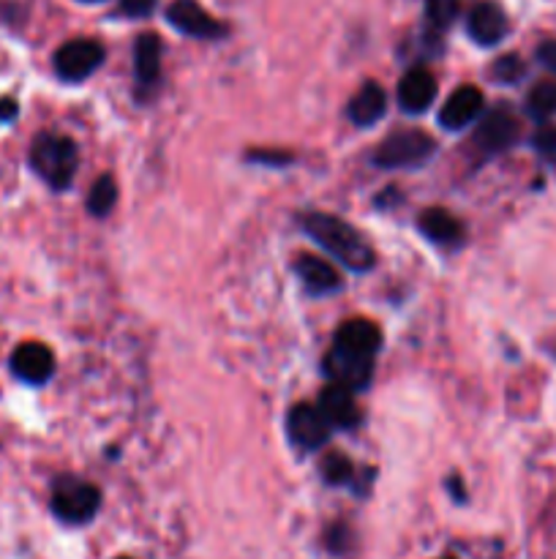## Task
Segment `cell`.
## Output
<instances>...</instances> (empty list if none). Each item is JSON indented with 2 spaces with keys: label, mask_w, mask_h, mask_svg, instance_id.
Segmentation results:
<instances>
[{
  "label": "cell",
  "mask_w": 556,
  "mask_h": 559,
  "mask_svg": "<svg viewBox=\"0 0 556 559\" xmlns=\"http://www.w3.org/2000/svg\"><path fill=\"white\" fill-rule=\"evenodd\" d=\"M300 224H303L309 238H314L327 254L336 257L349 271L365 273L374 267V249H371L368 240L352 224L341 222V218L330 216V213H309V216L300 218Z\"/></svg>",
  "instance_id": "6da1fadb"
},
{
  "label": "cell",
  "mask_w": 556,
  "mask_h": 559,
  "mask_svg": "<svg viewBox=\"0 0 556 559\" xmlns=\"http://www.w3.org/2000/svg\"><path fill=\"white\" fill-rule=\"evenodd\" d=\"M31 162L33 173L55 191L69 189L74 180L76 167H80V151L71 136L63 134H38L31 145Z\"/></svg>",
  "instance_id": "7a4b0ae2"
},
{
  "label": "cell",
  "mask_w": 556,
  "mask_h": 559,
  "mask_svg": "<svg viewBox=\"0 0 556 559\" xmlns=\"http://www.w3.org/2000/svg\"><path fill=\"white\" fill-rule=\"evenodd\" d=\"M101 508V491L80 478H58L52 486V513L63 524H87Z\"/></svg>",
  "instance_id": "3957f363"
},
{
  "label": "cell",
  "mask_w": 556,
  "mask_h": 559,
  "mask_svg": "<svg viewBox=\"0 0 556 559\" xmlns=\"http://www.w3.org/2000/svg\"><path fill=\"white\" fill-rule=\"evenodd\" d=\"M434 153V140L423 131H396L387 136L374 153L376 167L396 169V167H414V164L425 162Z\"/></svg>",
  "instance_id": "277c9868"
},
{
  "label": "cell",
  "mask_w": 556,
  "mask_h": 559,
  "mask_svg": "<svg viewBox=\"0 0 556 559\" xmlns=\"http://www.w3.org/2000/svg\"><path fill=\"white\" fill-rule=\"evenodd\" d=\"M52 63L63 82H82L104 63V47L93 38H71L55 52Z\"/></svg>",
  "instance_id": "5b68a950"
},
{
  "label": "cell",
  "mask_w": 556,
  "mask_h": 559,
  "mask_svg": "<svg viewBox=\"0 0 556 559\" xmlns=\"http://www.w3.org/2000/svg\"><path fill=\"white\" fill-rule=\"evenodd\" d=\"M9 369L25 385H47L55 374V355L47 344L25 342L11 353Z\"/></svg>",
  "instance_id": "8992f818"
},
{
  "label": "cell",
  "mask_w": 556,
  "mask_h": 559,
  "mask_svg": "<svg viewBox=\"0 0 556 559\" xmlns=\"http://www.w3.org/2000/svg\"><path fill=\"white\" fill-rule=\"evenodd\" d=\"M325 374L330 380V385L347 388L349 393L365 391L371 382V374H374V360L330 349L325 358Z\"/></svg>",
  "instance_id": "52a82bcc"
},
{
  "label": "cell",
  "mask_w": 556,
  "mask_h": 559,
  "mask_svg": "<svg viewBox=\"0 0 556 559\" xmlns=\"http://www.w3.org/2000/svg\"><path fill=\"white\" fill-rule=\"evenodd\" d=\"M287 431L289 440L298 448H303V451H316V448L325 445L327 437H330V426L322 418L316 404H298V407L289 409Z\"/></svg>",
  "instance_id": "ba28073f"
},
{
  "label": "cell",
  "mask_w": 556,
  "mask_h": 559,
  "mask_svg": "<svg viewBox=\"0 0 556 559\" xmlns=\"http://www.w3.org/2000/svg\"><path fill=\"white\" fill-rule=\"evenodd\" d=\"M167 20L178 27L180 33L194 38H221L227 33V27L216 20V16L207 14L196 0H172L167 11Z\"/></svg>",
  "instance_id": "9c48e42d"
},
{
  "label": "cell",
  "mask_w": 556,
  "mask_h": 559,
  "mask_svg": "<svg viewBox=\"0 0 556 559\" xmlns=\"http://www.w3.org/2000/svg\"><path fill=\"white\" fill-rule=\"evenodd\" d=\"M382 347V331L371 320H349L343 322L333 338V349L347 355H358V358H371L379 353Z\"/></svg>",
  "instance_id": "30bf717a"
},
{
  "label": "cell",
  "mask_w": 556,
  "mask_h": 559,
  "mask_svg": "<svg viewBox=\"0 0 556 559\" xmlns=\"http://www.w3.org/2000/svg\"><path fill=\"white\" fill-rule=\"evenodd\" d=\"M316 409H319L330 429H354L360 424V407L354 402V393H349L347 388L327 385L319 393Z\"/></svg>",
  "instance_id": "8fae6325"
},
{
  "label": "cell",
  "mask_w": 556,
  "mask_h": 559,
  "mask_svg": "<svg viewBox=\"0 0 556 559\" xmlns=\"http://www.w3.org/2000/svg\"><path fill=\"white\" fill-rule=\"evenodd\" d=\"M480 112H483V93L474 85H463L445 102L439 112V123L450 131L467 129L469 123L480 118Z\"/></svg>",
  "instance_id": "7c38bea8"
},
{
  "label": "cell",
  "mask_w": 556,
  "mask_h": 559,
  "mask_svg": "<svg viewBox=\"0 0 556 559\" xmlns=\"http://www.w3.org/2000/svg\"><path fill=\"white\" fill-rule=\"evenodd\" d=\"M436 98V80L425 69H412L398 82V104L403 112L420 115L434 104Z\"/></svg>",
  "instance_id": "4fadbf2b"
},
{
  "label": "cell",
  "mask_w": 556,
  "mask_h": 559,
  "mask_svg": "<svg viewBox=\"0 0 556 559\" xmlns=\"http://www.w3.org/2000/svg\"><path fill=\"white\" fill-rule=\"evenodd\" d=\"M467 31L478 44H483V47H494V44H499L501 38L507 36L505 11L494 3H478L472 11H469Z\"/></svg>",
  "instance_id": "5bb4252c"
},
{
  "label": "cell",
  "mask_w": 556,
  "mask_h": 559,
  "mask_svg": "<svg viewBox=\"0 0 556 559\" xmlns=\"http://www.w3.org/2000/svg\"><path fill=\"white\" fill-rule=\"evenodd\" d=\"M518 136V120L510 109H494L483 118L478 129V145L488 153H499L510 147Z\"/></svg>",
  "instance_id": "9a60e30c"
},
{
  "label": "cell",
  "mask_w": 556,
  "mask_h": 559,
  "mask_svg": "<svg viewBox=\"0 0 556 559\" xmlns=\"http://www.w3.org/2000/svg\"><path fill=\"white\" fill-rule=\"evenodd\" d=\"M294 271H298L300 282H303V287L309 289L311 295H333L341 289V276H338L336 267L327 260H322V257H298Z\"/></svg>",
  "instance_id": "2e32d148"
},
{
  "label": "cell",
  "mask_w": 556,
  "mask_h": 559,
  "mask_svg": "<svg viewBox=\"0 0 556 559\" xmlns=\"http://www.w3.org/2000/svg\"><path fill=\"white\" fill-rule=\"evenodd\" d=\"M387 109V96L376 82H365L352 98H349V118L358 126H374L376 120H382Z\"/></svg>",
  "instance_id": "e0dca14e"
},
{
  "label": "cell",
  "mask_w": 556,
  "mask_h": 559,
  "mask_svg": "<svg viewBox=\"0 0 556 559\" xmlns=\"http://www.w3.org/2000/svg\"><path fill=\"white\" fill-rule=\"evenodd\" d=\"M420 229L428 240L439 246H452L461 243L463 238V227L452 213H447L445 207H428V211L420 213Z\"/></svg>",
  "instance_id": "ac0fdd59"
},
{
  "label": "cell",
  "mask_w": 556,
  "mask_h": 559,
  "mask_svg": "<svg viewBox=\"0 0 556 559\" xmlns=\"http://www.w3.org/2000/svg\"><path fill=\"white\" fill-rule=\"evenodd\" d=\"M134 69L142 87H150L161 74V38L156 33H142L134 47Z\"/></svg>",
  "instance_id": "d6986e66"
},
{
  "label": "cell",
  "mask_w": 556,
  "mask_h": 559,
  "mask_svg": "<svg viewBox=\"0 0 556 559\" xmlns=\"http://www.w3.org/2000/svg\"><path fill=\"white\" fill-rule=\"evenodd\" d=\"M114 202H118V186H114L109 175H104V178L93 183L90 194H87V211L96 213V216H107L114 207Z\"/></svg>",
  "instance_id": "ffe728a7"
},
{
  "label": "cell",
  "mask_w": 556,
  "mask_h": 559,
  "mask_svg": "<svg viewBox=\"0 0 556 559\" xmlns=\"http://www.w3.org/2000/svg\"><path fill=\"white\" fill-rule=\"evenodd\" d=\"M529 112L534 118H551L556 112V85L554 82H537L527 98Z\"/></svg>",
  "instance_id": "44dd1931"
},
{
  "label": "cell",
  "mask_w": 556,
  "mask_h": 559,
  "mask_svg": "<svg viewBox=\"0 0 556 559\" xmlns=\"http://www.w3.org/2000/svg\"><path fill=\"white\" fill-rule=\"evenodd\" d=\"M458 0H425V20L434 31H445L456 22Z\"/></svg>",
  "instance_id": "7402d4cb"
},
{
  "label": "cell",
  "mask_w": 556,
  "mask_h": 559,
  "mask_svg": "<svg viewBox=\"0 0 556 559\" xmlns=\"http://www.w3.org/2000/svg\"><path fill=\"white\" fill-rule=\"evenodd\" d=\"M322 475H325L327 484H333V486L349 484V480L354 478L352 462H349L347 456H341V453H330V456L322 462Z\"/></svg>",
  "instance_id": "603a6c76"
},
{
  "label": "cell",
  "mask_w": 556,
  "mask_h": 559,
  "mask_svg": "<svg viewBox=\"0 0 556 559\" xmlns=\"http://www.w3.org/2000/svg\"><path fill=\"white\" fill-rule=\"evenodd\" d=\"M521 74H523V63H521V58H516V55H505V58L496 60V66H494L496 80L516 82V80H521Z\"/></svg>",
  "instance_id": "cb8c5ba5"
},
{
  "label": "cell",
  "mask_w": 556,
  "mask_h": 559,
  "mask_svg": "<svg viewBox=\"0 0 556 559\" xmlns=\"http://www.w3.org/2000/svg\"><path fill=\"white\" fill-rule=\"evenodd\" d=\"M158 0H120V11L131 20H140V16H147L153 9H156Z\"/></svg>",
  "instance_id": "d4e9b609"
},
{
  "label": "cell",
  "mask_w": 556,
  "mask_h": 559,
  "mask_svg": "<svg viewBox=\"0 0 556 559\" xmlns=\"http://www.w3.org/2000/svg\"><path fill=\"white\" fill-rule=\"evenodd\" d=\"M534 145L537 151H543L545 156H556V129H543L534 136Z\"/></svg>",
  "instance_id": "484cf974"
},
{
  "label": "cell",
  "mask_w": 556,
  "mask_h": 559,
  "mask_svg": "<svg viewBox=\"0 0 556 559\" xmlns=\"http://www.w3.org/2000/svg\"><path fill=\"white\" fill-rule=\"evenodd\" d=\"M16 115H20V104H16V98L11 96L0 98V123H14Z\"/></svg>",
  "instance_id": "4316f807"
},
{
  "label": "cell",
  "mask_w": 556,
  "mask_h": 559,
  "mask_svg": "<svg viewBox=\"0 0 556 559\" xmlns=\"http://www.w3.org/2000/svg\"><path fill=\"white\" fill-rule=\"evenodd\" d=\"M537 58H540V63L556 71V41H545L543 47L537 49Z\"/></svg>",
  "instance_id": "83f0119b"
},
{
  "label": "cell",
  "mask_w": 556,
  "mask_h": 559,
  "mask_svg": "<svg viewBox=\"0 0 556 559\" xmlns=\"http://www.w3.org/2000/svg\"><path fill=\"white\" fill-rule=\"evenodd\" d=\"M85 3H96V0H85Z\"/></svg>",
  "instance_id": "f1b7e54d"
},
{
  "label": "cell",
  "mask_w": 556,
  "mask_h": 559,
  "mask_svg": "<svg viewBox=\"0 0 556 559\" xmlns=\"http://www.w3.org/2000/svg\"><path fill=\"white\" fill-rule=\"evenodd\" d=\"M120 559H129V557H120Z\"/></svg>",
  "instance_id": "f546056e"
}]
</instances>
